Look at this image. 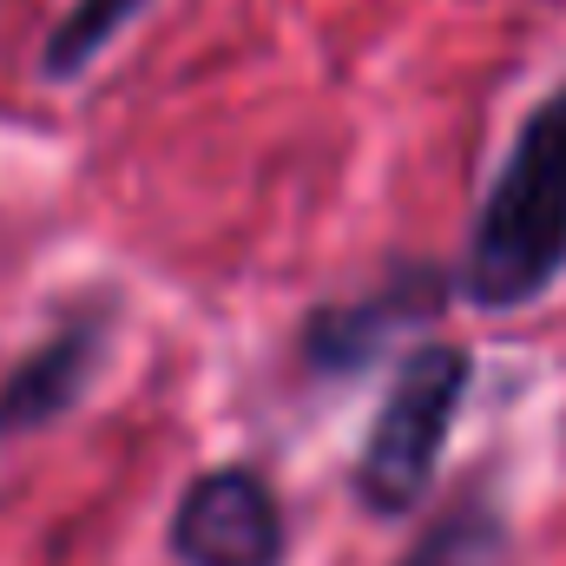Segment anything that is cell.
Masks as SVG:
<instances>
[{"label":"cell","instance_id":"6da1fadb","mask_svg":"<svg viewBox=\"0 0 566 566\" xmlns=\"http://www.w3.org/2000/svg\"><path fill=\"white\" fill-rule=\"evenodd\" d=\"M566 277V80L534 99L501 171L481 191L461 271L448 290L468 310L514 316Z\"/></svg>","mask_w":566,"mask_h":566},{"label":"cell","instance_id":"7a4b0ae2","mask_svg":"<svg viewBox=\"0 0 566 566\" xmlns=\"http://www.w3.org/2000/svg\"><path fill=\"white\" fill-rule=\"evenodd\" d=\"M474 363L461 343H416L369 422V441L356 454V501L376 521H396L434 488L441 448L454 434V416L468 402Z\"/></svg>","mask_w":566,"mask_h":566},{"label":"cell","instance_id":"3957f363","mask_svg":"<svg viewBox=\"0 0 566 566\" xmlns=\"http://www.w3.org/2000/svg\"><path fill=\"white\" fill-rule=\"evenodd\" d=\"M113 336H119L113 296L66 303V316L33 349H20V363L0 382V441H20V434L66 422L93 396V382H99V369L113 356Z\"/></svg>","mask_w":566,"mask_h":566},{"label":"cell","instance_id":"277c9868","mask_svg":"<svg viewBox=\"0 0 566 566\" xmlns=\"http://www.w3.org/2000/svg\"><path fill=\"white\" fill-rule=\"evenodd\" d=\"M165 547L178 566H283L290 527L258 468H205L178 494Z\"/></svg>","mask_w":566,"mask_h":566},{"label":"cell","instance_id":"5b68a950","mask_svg":"<svg viewBox=\"0 0 566 566\" xmlns=\"http://www.w3.org/2000/svg\"><path fill=\"white\" fill-rule=\"evenodd\" d=\"M441 303H448V277L434 264H396L376 290L310 310V323L296 329V363L310 376H356L389 349V336L428 323Z\"/></svg>","mask_w":566,"mask_h":566},{"label":"cell","instance_id":"8992f818","mask_svg":"<svg viewBox=\"0 0 566 566\" xmlns=\"http://www.w3.org/2000/svg\"><path fill=\"white\" fill-rule=\"evenodd\" d=\"M501 541H507L501 507L488 501V488H468V494H454V501L428 521L422 541H416L396 566H494L501 560Z\"/></svg>","mask_w":566,"mask_h":566},{"label":"cell","instance_id":"52a82bcc","mask_svg":"<svg viewBox=\"0 0 566 566\" xmlns=\"http://www.w3.org/2000/svg\"><path fill=\"white\" fill-rule=\"evenodd\" d=\"M145 7H151V0H73V7L46 27L40 73H46V80H60V86H66V80H80V73H86V66H93V60H99V53H106V46L139 20Z\"/></svg>","mask_w":566,"mask_h":566}]
</instances>
